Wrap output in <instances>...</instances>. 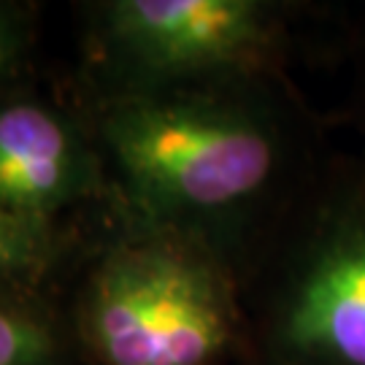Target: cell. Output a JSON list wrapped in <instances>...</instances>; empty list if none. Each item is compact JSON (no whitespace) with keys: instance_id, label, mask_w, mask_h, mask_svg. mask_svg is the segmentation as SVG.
Wrapping results in <instances>:
<instances>
[{"instance_id":"277c9868","label":"cell","mask_w":365,"mask_h":365,"mask_svg":"<svg viewBox=\"0 0 365 365\" xmlns=\"http://www.w3.org/2000/svg\"><path fill=\"white\" fill-rule=\"evenodd\" d=\"M276 365H365V203L360 192L319 211L271 312Z\"/></svg>"},{"instance_id":"ba28073f","label":"cell","mask_w":365,"mask_h":365,"mask_svg":"<svg viewBox=\"0 0 365 365\" xmlns=\"http://www.w3.org/2000/svg\"><path fill=\"white\" fill-rule=\"evenodd\" d=\"M11 57H14V33L11 27H9V22L0 16V76L9 68Z\"/></svg>"},{"instance_id":"9c48e42d","label":"cell","mask_w":365,"mask_h":365,"mask_svg":"<svg viewBox=\"0 0 365 365\" xmlns=\"http://www.w3.org/2000/svg\"><path fill=\"white\" fill-rule=\"evenodd\" d=\"M357 192H360V197H363V203H365V173H363V184H360V190H357Z\"/></svg>"},{"instance_id":"52a82bcc","label":"cell","mask_w":365,"mask_h":365,"mask_svg":"<svg viewBox=\"0 0 365 365\" xmlns=\"http://www.w3.org/2000/svg\"><path fill=\"white\" fill-rule=\"evenodd\" d=\"M36 222L0 206V271L25 268L38 257Z\"/></svg>"},{"instance_id":"7a4b0ae2","label":"cell","mask_w":365,"mask_h":365,"mask_svg":"<svg viewBox=\"0 0 365 365\" xmlns=\"http://www.w3.org/2000/svg\"><path fill=\"white\" fill-rule=\"evenodd\" d=\"M84 333L103 365H222L241 341V317L206 238L146 225L101 260Z\"/></svg>"},{"instance_id":"3957f363","label":"cell","mask_w":365,"mask_h":365,"mask_svg":"<svg viewBox=\"0 0 365 365\" xmlns=\"http://www.w3.org/2000/svg\"><path fill=\"white\" fill-rule=\"evenodd\" d=\"M106 38L146 90L214 76H255L274 66L284 14L260 0H117Z\"/></svg>"},{"instance_id":"5b68a950","label":"cell","mask_w":365,"mask_h":365,"mask_svg":"<svg viewBox=\"0 0 365 365\" xmlns=\"http://www.w3.org/2000/svg\"><path fill=\"white\" fill-rule=\"evenodd\" d=\"M81 157L63 119L33 103L0 108V206L27 220L76 192Z\"/></svg>"},{"instance_id":"8992f818","label":"cell","mask_w":365,"mask_h":365,"mask_svg":"<svg viewBox=\"0 0 365 365\" xmlns=\"http://www.w3.org/2000/svg\"><path fill=\"white\" fill-rule=\"evenodd\" d=\"M46 357V330L25 314L0 306V365H43Z\"/></svg>"},{"instance_id":"6da1fadb","label":"cell","mask_w":365,"mask_h":365,"mask_svg":"<svg viewBox=\"0 0 365 365\" xmlns=\"http://www.w3.org/2000/svg\"><path fill=\"white\" fill-rule=\"evenodd\" d=\"M103 138L146 225L192 235L255 206L284 165L271 108L209 90L133 92L106 114Z\"/></svg>"}]
</instances>
